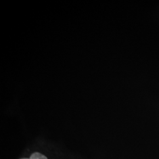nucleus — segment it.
Masks as SVG:
<instances>
[{
  "instance_id": "1",
  "label": "nucleus",
  "mask_w": 159,
  "mask_h": 159,
  "mask_svg": "<svg viewBox=\"0 0 159 159\" xmlns=\"http://www.w3.org/2000/svg\"><path fill=\"white\" fill-rule=\"evenodd\" d=\"M30 159H48L45 155L39 152H35L32 154Z\"/></svg>"
},
{
  "instance_id": "2",
  "label": "nucleus",
  "mask_w": 159,
  "mask_h": 159,
  "mask_svg": "<svg viewBox=\"0 0 159 159\" xmlns=\"http://www.w3.org/2000/svg\"><path fill=\"white\" fill-rule=\"evenodd\" d=\"M27 159V158H22V159Z\"/></svg>"
}]
</instances>
